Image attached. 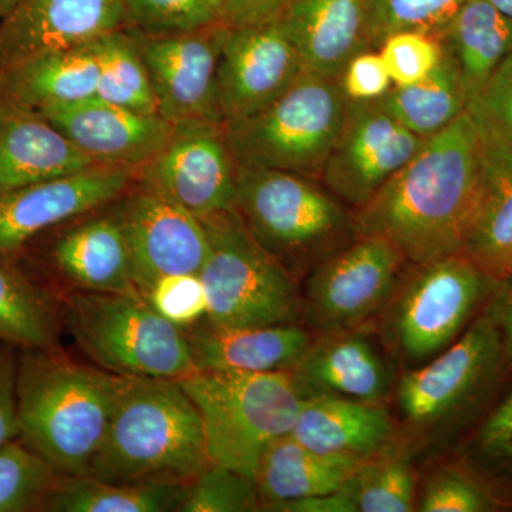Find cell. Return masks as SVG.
<instances>
[{"label":"cell","instance_id":"33","mask_svg":"<svg viewBox=\"0 0 512 512\" xmlns=\"http://www.w3.org/2000/svg\"><path fill=\"white\" fill-rule=\"evenodd\" d=\"M55 338L52 305L0 255V340L29 349L53 348Z\"/></svg>","mask_w":512,"mask_h":512},{"label":"cell","instance_id":"24","mask_svg":"<svg viewBox=\"0 0 512 512\" xmlns=\"http://www.w3.org/2000/svg\"><path fill=\"white\" fill-rule=\"evenodd\" d=\"M187 333L197 372L271 373L292 370L313 342L296 323L217 328L207 322Z\"/></svg>","mask_w":512,"mask_h":512},{"label":"cell","instance_id":"8","mask_svg":"<svg viewBox=\"0 0 512 512\" xmlns=\"http://www.w3.org/2000/svg\"><path fill=\"white\" fill-rule=\"evenodd\" d=\"M66 318L77 345L114 375L180 380L197 372L187 333L138 293H74Z\"/></svg>","mask_w":512,"mask_h":512},{"label":"cell","instance_id":"13","mask_svg":"<svg viewBox=\"0 0 512 512\" xmlns=\"http://www.w3.org/2000/svg\"><path fill=\"white\" fill-rule=\"evenodd\" d=\"M227 30L221 22L183 35L147 36L128 30L150 74L158 116L173 124H224L217 103V70Z\"/></svg>","mask_w":512,"mask_h":512},{"label":"cell","instance_id":"12","mask_svg":"<svg viewBox=\"0 0 512 512\" xmlns=\"http://www.w3.org/2000/svg\"><path fill=\"white\" fill-rule=\"evenodd\" d=\"M403 261L402 252L387 239L357 234L312 268L306 313L325 332L352 329L392 298Z\"/></svg>","mask_w":512,"mask_h":512},{"label":"cell","instance_id":"27","mask_svg":"<svg viewBox=\"0 0 512 512\" xmlns=\"http://www.w3.org/2000/svg\"><path fill=\"white\" fill-rule=\"evenodd\" d=\"M362 460L323 454L291 434L274 441L259 461L255 483L265 507L333 493L348 483Z\"/></svg>","mask_w":512,"mask_h":512},{"label":"cell","instance_id":"43","mask_svg":"<svg viewBox=\"0 0 512 512\" xmlns=\"http://www.w3.org/2000/svg\"><path fill=\"white\" fill-rule=\"evenodd\" d=\"M467 111L484 137L512 147V53L468 100Z\"/></svg>","mask_w":512,"mask_h":512},{"label":"cell","instance_id":"52","mask_svg":"<svg viewBox=\"0 0 512 512\" xmlns=\"http://www.w3.org/2000/svg\"><path fill=\"white\" fill-rule=\"evenodd\" d=\"M208 3L217 10L218 15H220L222 5H224L225 0H207Z\"/></svg>","mask_w":512,"mask_h":512},{"label":"cell","instance_id":"2","mask_svg":"<svg viewBox=\"0 0 512 512\" xmlns=\"http://www.w3.org/2000/svg\"><path fill=\"white\" fill-rule=\"evenodd\" d=\"M123 376L53 348L22 349L16 373L19 437L57 473L86 477L116 407Z\"/></svg>","mask_w":512,"mask_h":512},{"label":"cell","instance_id":"40","mask_svg":"<svg viewBox=\"0 0 512 512\" xmlns=\"http://www.w3.org/2000/svg\"><path fill=\"white\" fill-rule=\"evenodd\" d=\"M416 505L423 512H491L501 501L473 471L443 467L427 478Z\"/></svg>","mask_w":512,"mask_h":512},{"label":"cell","instance_id":"44","mask_svg":"<svg viewBox=\"0 0 512 512\" xmlns=\"http://www.w3.org/2000/svg\"><path fill=\"white\" fill-rule=\"evenodd\" d=\"M346 99L352 103H372L383 99L394 86L379 50L369 49L353 57L339 77Z\"/></svg>","mask_w":512,"mask_h":512},{"label":"cell","instance_id":"51","mask_svg":"<svg viewBox=\"0 0 512 512\" xmlns=\"http://www.w3.org/2000/svg\"><path fill=\"white\" fill-rule=\"evenodd\" d=\"M9 100L8 92H6L5 87V79H3V73L2 70H0V114H2L5 107L8 106Z\"/></svg>","mask_w":512,"mask_h":512},{"label":"cell","instance_id":"32","mask_svg":"<svg viewBox=\"0 0 512 512\" xmlns=\"http://www.w3.org/2000/svg\"><path fill=\"white\" fill-rule=\"evenodd\" d=\"M90 47L99 69L96 97L136 113L158 114L150 74L128 30L106 33Z\"/></svg>","mask_w":512,"mask_h":512},{"label":"cell","instance_id":"17","mask_svg":"<svg viewBox=\"0 0 512 512\" xmlns=\"http://www.w3.org/2000/svg\"><path fill=\"white\" fill-rule=\"evenodd\" d=\"M137 170L96 164L76 174L0 192V255L20 251L40 232L123 197Z\"/></svg>","mask_w":512,"mask_h":512},{"label":"cell","instance_id":"25","mask_svg":"<svg viewBox=\"0 0 512 512\" xmlns=\"http://www.w3.org/2000/svg\"><path fill=\"white\" fill-rule=\"evenodd\" d=\"M53 261L64 278L82 291L138 293L126 234L117 215L70 229L56 242Z\"/></svg>","mask_w":512,"mask_h":512},{"label":"cell","instance_id":"35","mask_svg":"<svg viewBox=\"0 0 512 512\" xmlns=\"http://www.w3.org/2000/svg\"><path fill=\"white\" fill-rule=\"evenodd\" d=\"M20 437L0 447V512L45 510L59 477Z\"/></svg>","mask_w":512,"mask_h":512},{"label":"cell","instance_id":"42","mask_svg":"<svg viewBox=\"0 0 512 512\" xmlns=\"http://www.w3.org/2000/svg\"><path fill=\"white\" fill-rule=\"evenodd\" d=\"M158 315L187 330L207 319L208 301L200 274L164 276L144 293Z\"/></svg>","mask_w":512,"mask_h":512},{"label":"cell","instance_id":"10","mask_svg":"<svg viewBox=\"0 0 512 512\" xmlns=\"http://www.w3.org/2000/svg\"><path fill=\"white\" fill-rule=\"evenodd\" d=\"M417 266L419 271L394 305L389 328L404 359L426 362L463 335L505 279L495 278L464 254Z\"/></svg>","mask_w":512,"mask_h":512},{"label":"cell","instance_id":"34","mask_svg":"<svg viewBox=\"0 0 512 512\" xmlns=\"http://www.w3.org/2000/svg\"><path fill=\"white\" fill-rule=\"evenodd\" d=\"M357 512H409L417 504L410 461L387 453L363 461L348 481Z\"/></svg>","mask_w":512,"mask_h":512},{"label":"cell","instance_id":"4","mask_svg":"<svg viewBox=\"0 0 512 512\" xmlns=\"http://www.w3.org/2000/svg\"><path fill=\"white\" fill-rule=\"evenodd\" d=\"M234 208L252 238L295 278L356 234L335 195L288 171L237 167Z\"/></svg>","mask_w":512,"mask_h":512},{"label":"cell","instance_id":"7","mask_svg":"<svg viewBox=\"0 0 512 512\" xmlns=\"http://www.w3.org/2000/svg\"><path fill=\"white\" fill-rule=\"evenodd\" d=\"M200 220L210 242L200 272L207 322L217 328L296 323L303 301L295 276L252 238L235 208Z\"/></svg>","mask_w":512,"mask_h":512},{"label":"cell","instance_id":"36","mask_svg":"<svg viewBox=\"0 0 512 512\" xmlns=\"http://www.w3.org/2000/svg\"><path fill=\"white\" fill-rule=\"evenodd\" d=\"M220 22L207 0H123V29L147 36L183 35Z\"/></svg>","mask_w":512,"mask_h":512},{"label":"cell","instance_id":"38","mask_svg":"<svg viewBox=\"0 0 512 512\" xmlns=\"http://www.w3.org/2000/svg\"><path fill=\"white\" fill-rule=\"evenodd\" d=\"M262 507L255 480L218 464H208L185 487L183 512H248Z\"/></svg>","mask_w":512,"mask_h":512},{"label":"cell","instance_id":"28","mask_svg":"<svg viewBox=\"0 0 512 512\" xmlns=\"http://www.w3.org/2000/svg\"><path fill=\"white\" fill-rule=\"evenodd\" d=\"M0 70L10 100L35 111L94 97L99 82L90 43L37 53Z\"/></svg>","mask_w":512,"mask_h":512},{"label":"cell","instance_id":"9","mask_svg":"<svg viewBox=\"0 0 512 512\" xmlns=\"http://www.w3.org/2000/svg\"><path fill=\"white\" fill-rule=\"evenodd\" d=\"M507 363L491 299L453 345L400 379L403 419L420 430L466 424L487 402Z\"/></svg>","mask_w":512,"mask_h":512},{"label":"cell","instance_id":"3","mask_svg":"<svg viewBox=\"0 0 512 512\" xmlns=\"http://www.w3.org/2000/svg\"><path fill=\"white\" fill-rule=\"evenodd\" d=\"M208 464L200 413L180 382L123 376L86 477L106 483L190 481Z\"/></svg>","mask_w":512,"mask_h":512},{"label":"cell","instance_id":"21","mask_svg":"<svg viewBox=\"0 0 512 512\" xmlns=\"http://www.w3.org/2000/svg\"><path fill=\"white\" fill-rule=\"evenodd\" d=\"M96 164L100 163L37 111L9 100L0 114V192L66 177Z\"/></svg>","mask_w":512,"mask_h":512},{"label":"cell","instance_id":"49","mask_svg":"<svg viewBox=\"0 0 512 512\" xmlns=\"http://www.w3.org/2000/svg\"><path fill=\"white\" fill-rule=\"evenodd\" d=\"M19 3L20 0H0V23L8 18Z\"/></svg>","mask_w":512,"mask_h":512},{"label":"cell","instance_id":"16","mask_svg":"<svg viewBox=\"0 0 512 512\" xmlns=\"http://www.w3.org/2000/svg\"><path fill=\"white\" fill-rule=\"evenodd\" d=\"M303 66L279 22L228 28L217 70V103L224 124L247 119L284 94Z\"/></svg>","mask_w":512,"mask_h":512},{"label":"cell","instance_id":"14","mask_svg":"<svg viewBox=\"0 0 512 512\" xmlns=\"http://www.w3.org/2000/svg\"><path fill=\"white\" fill-rule=\"evenodd\" d=\"M423 141L377 101H350L345 126L320 177L339 201L363 207L417 153Z\"/></svg>","mask_w":512,"mask_h":512},{"label":"cell","instance_id":"1","mask_svg":"<svg viewBox=\"0 0 512 512\" xmlns=\"http://www.w3.org/2000/svg\"><path fill=\"white\" fill-rule=\"evenodd\" d=\"M483 148L466 110L357 208L356 234L387 239L416 265L463 254L480 197Z\"/></svg>","mask_w":512,"mask_h":512},{"label":"cell","instance_id":"20","mask_svg":"<svg viewBox=\"0 0 512 512\" xmlns=\"http://www.w3.org/2000/svg\"><path fill=\"white\" fill-rule=\"evenodd\" d=\"M372 0H293L278 20L301 57L303 70L339 80L360 52L373 49Z\"/></svg>","mask_w":512,"mask_h":512},{"label":"cell","instance_id":"37","mask_svg":"<svg viewBox=\"0 0 512 512\" xmlns=\"http://www.w3.org/2000/svg\"><path fill=\"white\" fill-rule=\"evenodd\" d=\"M468 0H372L370 39L379 49L387 36L421 32L437 36Z\"/></svg>","mask_w":512,"mask_h":512},{"label":"cell","instance_id":"29","mask_svg":"<svg viewBox=\"0 0 512 512\" xmlns=\"http://www.w3.org/2000/svg\"><path fill=\"white\" fill-rule=\"evenodd\" d=\"M463 77L468 100L512 53V19L487 0H468L439 35Z\"/></svg>","mask_w":512,"mask_h":512},{"label":"cell","instance_id":"31","mask_svg":"<svg viewBox=\"0 0 512 512\" xmlns=\"http://www.w3.org/2000/svg\"><path fill=\"white\" fill-rule=\"evenodd\" d=\"M184 481L106 483L90 477L57 481L45 504L57 512H165L178 511L185 495Z\"/></svg>","mask_w":512,"mask_h":512},{"label":"cell","instance_id":"53","mask_svg":"<svg viewBox=\"0 0 512 512\" xmlns=\"http://www.w3.org/2000/svg\"><path fill=\"white\" fill-rule=\"evenodd\" d=\"M510 276H512V262H511V265H510V269H508V276H507V278H510Z\"/></svg>","mask_w":512,"mask_h":512},{"label":"cell","instance_id":"50","mask_svg":"<svg viewBox=\"0 0 512 512\" xmlns=\"http://www.w3.org/2000/svg\"><path fill=\"white\" fill-rule=\"evenodd\" d=\"M488 3L500 10L507 18L512 19V0H487Z\"/></svg>","mask_w":512,"mask_h":512},{"label":"cell","instance_id":"45","mask_svg":"<svg viewBox=\"0 0 512 512\" xmlns=\"http://www.w3.org/2000/svg\"><path fill=\"white\" fill-rule=\"evenodd\" d=\"M16 346L0 340V447L18 439V406H16Z\"/></svg>","mask_w":512,"mask_h":512},{"label":"cell","instance_id":"39","mask_svg":"<svg viewBox=\"0 0 512 512\" xmlns=\"http://www.w3.org/2000/svg\"><path fill=\"white\" fill-rule=\"evenodd\" d=\"M477 477L495 495L497 488L512 493V390L478 427L473 440Z\"/></svg>","mask_w":512,"mask_h":512},{"label":"cell","instance_id":"30","mask_svg":"<svg viewBox=\"0 0 512 512\" xmlns=\"http://www.w3.org/2000/svg\"><path fill=\"white\" fill-rule=\"evenodd\" d=\"M379 106L417 137L429 138L467 110L468 94L453 57H444L433 73L410 86H393Z\"/></svg>","mask_w":512,"mask_h":512},{"label":"cell","instance_id":"48","mask_svg":"<svg viewBox=\"0 0 512 512\" xmlns=\"http://www.w3.org/2000/svg\"><path fill=\"white\" fill-rule=\"evenodd\" d=\"M495 319L503 339L505 353L512 362V276L505 279L493 298Z\"/></svg>","mask_w":512,"mask_h":512},{"label":"cell","instance_id":"26","mask_svg":"<svg viewBox=\"0 0 512 512\" xmlns=\"http://www.w3.org/2000/svg\"><path fill=\"white\" fill-rule=\"evenodd\" d=\"M483 177L463 254L498 279L512 262V147L484 137Z\"/></svg>","mask_w":512,"mask_h":512},{"label":"cell","instance_id":"47","mask_svg":"<svg viewBox=\"0 0 512 512\" xmlns=\"http://www.w3.org/2000/svg\"><path fill=\"white\" fill-rule=\"evenodd\" d=\"M268 510L282 512H357L348 484L343 485L342 488L333 491V493L271 505Z\"/></svg>","mask_w":512,"mask_h":512},{"label":"cell","instance_id":"18","mask_svg":"<svg viewBox=\"0 0 512 512\" xmlns=\"http://www.w3.org/2000/svg\"><path fill=\"white\" fill-rule=\"evenodd\" d=\"M97 163L143 167L167 143L173 123L141 114L99 97L37 111Z\"/></svg>","mask_w":512,"mask_h":512},{"label":"cell","instance_id":"11","mask_svg":"<svg viewBox=\"0 0 512 512\" xmlns=\"http://www.w3.org/2000/svg\"><path fill=\"white\" fill-rule=\"evenodd\" d=\"M141 187L163 195L198 218L231 210L237 165L224 124L184 120L153 160L138 168Z\"/></svg>","mask_w":512,"mask_h":512},{"label":"cell","instance_id":"22","mask_svg":"<svg viewBox=\"0 0 512 512\" xmlns=\"http://www.w3.org/2000/svg\"><path fill=\"white\" fill-rule=\"evenodd\" d=\"M289 434L319 453L366 461L386 453L396 430L380 403L316 393L303 397Z\"/></svg>","mask_w":512,"mask_h":512},{"label":"cell","instance_id":"5","mask_svg":"<svg viewBox=\"0 0 512 512\" xmlns=\"http://www.w3.org/2000/svg\"><path fill=\"white\" fill-rule=\"evenodd\" d=\"M178 382L200 413L210 463L252 480L266 448L291 433L303 400L291 370L194 372Z\"/></svg>","mask_w":512,"mask_h":512},{"label":"cell","instance_id":"46","mask_svg":"<svg viewBox=\"0 0 512 512\" xmlns=\"http://www.w3.org/2000/svg\"><path fill=\"white\" fill-rule=\"evenodd\" d=\"M293 0H225L220 22L228 28L268 25L278 22Z\"/></svg>","mask_w":512,"mask_h":512},{"label":"cell","instance_id":"41","mask_svg":"<svg viewBox=\"0 0 512 512\" xmlns=\"http://www.w3.org/2000/svg\"><path fill=\"white\" fill-rule=\"evenodd\" d=\"M377 50L394 86L399 87L426 79L444 57L439 37L421 32L393 33Z\"/></svg>","mask_w":512,"mask_h":512},{"label":"cell","instance_id":"19","mask_svg":"<svg viewBox=\"0 0 512 512\" xmlns=\"http://www.w3.org/2000/svg\"><path fill=\"white\" fill-rule=\"evenodd\" d=\"M123 28V0H20L0 23V69L47 52L89 45Z\"/></svg>","mask_w":512,"mask_h":512},{"label":"cell","instance_id":"15","mask_svg":"<svg viewBox=\"0 0 512 512\" xmlns=\"http://www.w3.org/2000/svg\"><path fill=\"white\" fill-rule=\"evenodd\" d=\"M117 218L141 296L164 276L200 274L210 251L200 218L144 187L124 198Z\"/></svg>","mask_w":512,"mask_h":512},{"label":"cell","instance_id":"23","mask_svg":"<svg viewBox=\"0 0 512 512\" xmlns=\"http://www.w3.org/2000/svg\"><path fill=\"white\" fill-rule=\"evenodd\" d=\"M291 373L303 397L326 393L380 403L392 386L383 357L365 335L352 329L328 332L312 342Z\"/></svg>","mask_w":512,"mask_h":512},{"label":"cell","instance_id":"6","mask_svg":"<svg viewBox=\"0 0 512 512\" xmlns=\"http://www.w3.org/2000/svg\"><path fill=\"white\" fill-rule=\"evenodd\" d=\"M349 103L339 80L303 70L265 109L224 124L235 165L320 177Z\"/></svg>","mask_w":512,"mask_h":512}]
</instances>
